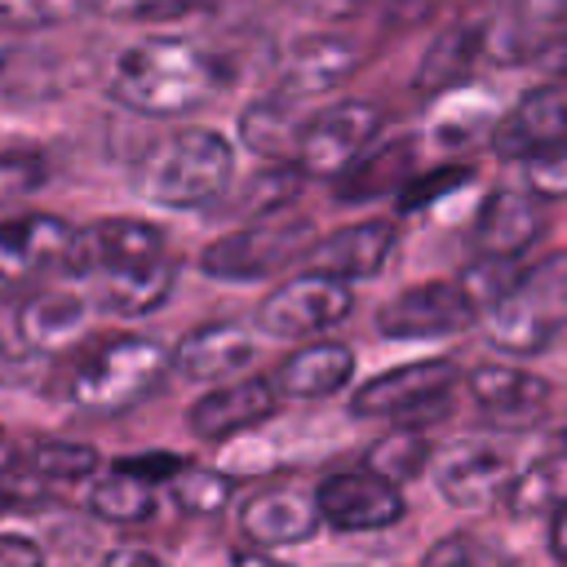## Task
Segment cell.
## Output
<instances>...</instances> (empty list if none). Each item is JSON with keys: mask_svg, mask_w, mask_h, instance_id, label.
<instances>
[{"mask_svg": "<svg viewBox=\"0 0 567 567\" xmlns=\"http://www.w3.org/2000/svg\"><path fill=\"white\" fill-rule=\"evenodd\" d=\"M71 275L97 284V301L111 315H146L155 310L177 279V261L164 248V235L133 217H111L75 230Z\"/></svg>", "mask_w": 567, "mask_h": 567, "instance_id": "obj_1", "label": "cell"}, {"mask_svg": "<svg viewBox=\"0 0 567 567\" xmlns=\"http://www.w3.org/2000/svg\"><path fill=\"white\" fill-rule=\"evenodd\" d=\"M226 66L213 49L177 35L128 44L106 75V93L137 115H182L221 93Z\"/></svg>", "mask_w": 567, "mask_h": 567, "instance_id": "obj_2", "label": "cell"}, {"mask_svg": "<svg viewBox=\"0 0 567 567\" xmlns=\"http://www.w3.org/2000/svg\"><path fill=\"white\" fill-rule=\"evenodd\" d=\"M230 168H235V155L221 133L182 128L173 137H159L146 151L142 168H137V186L146 199H155L164 208H199L226 190Z\"/></svg>", "mask_w": 567, "mask_h": 567, "instance_id": "obj_3", "label": "cell"}, {"mask_svg": "<svg viewBox=\"0 0 567 567\" xmlns=\"http://www.w3.org/2000/svg\"><path fill=\"white\" fill-rule=\"evenodd\" d=\"M173 354L151 341V337H115L106 346H97L93 354H84L66 381V399L84 412H124L137 399H146L164 372H168Z\"/></svg>", "mask_w": 567, "mask_h": 567, "instance_id": "obj_4", "label": "cell"}, {"mask_svg": "<svg viewBox=\"0 0 567 567\" xmlns=\"http://www.w3.org/2000/svg\"><path fill=\"white\" fill-rule=\"evenodd\" d=\"M75 230L49 213H22L0 221V301L35 288L44 275L66 270Z\"/></svg>", "mask_w": 567, "mask_h": 567, "instance_id": "obj_5", "label": "cell"}, {"mask_svg": "<svg viewBox=\"0 0 567 567\" xmlns=\"http://www.w3.org/2000/svg\"><path fill=\"white\" fill-rule=\"evenodd\" d=\"M306 244H310V226L301 217H275V221H257L213 239L199 266L213 279H266L270 270L292 261Z\"/></svg>", "mask_w": 567, "mask_h": 567, "instance_id": "obj_6", "label": "cell"}, {"mask_svg": "<svg viewBox=\"0 0 567 567\" xmlns=\"http://www.w3.org/2000/svg\"><path fill=\"white\" fill-rule=\"evenodd\" d=\"M456 381V363L447 359H421L390 368L372 377L368 385L354 390L350 412L354 416H399V421H421L447 412V390Z\"/></svg>", "mask_w": 567, "mask_h": 567, "instance_id": "obj_7", "label": "cell"}, {"mask_svg": "<svg viewBox=\"0 0 567 567\" xmlns=\"http://www.w3.org/2000/svg\"><path fill=\"white\" fill-rule=\"evenodd\" d=\"M381 128V111L372 102H341L319 115H310L301 146H297V168L306 177H341L350 164H359Z\"/></svg>", "mask_w": 567, "mask_h": 567, "instance_id": "obj_8", "label": "cell"}, {"mask_svg": "<svg viewBox=\"0 0 567 567\" xmlns=\"http://www.w3.org/2000/svg\"><path fill=\"white\" fill-rule=\"evenodd\" d=\"M350 306H354L350 284L310 270V275H297V279L279 284L261 301L257 323L270 337H310V332H323V328L341 323L350 315Z\"/></svg>", "mask_w": 567, "mask_h": 567, "instance_id": "obj_9", "label": "cell"}, {"mask_svg": "<svg viewBox=\"0 0 567 567\" xmlns=\"http://www.w3.org/2000/svg\"><path fill=\"white\" fill-rule=\"evenodd\" d=\"M474 301L465 297L461 284H443V279H430V284H416L408 292H399L394 301L381 306L377 315V328L394 341H421V337H447V332H461L474 323Z\"/></svg>", "mask_w": 567, "mask_h": 567, "instance_id": "obj_10", "label": "cell"}, {"mask_svg": "<svg viewBox=\"0 0 567 567\" xmlns=\"http://www.w3.org/2000/svg\"><path fill=\"white\" fill-rule=\"evenodd\" d=\"M315 501H319L323 523H332L337 532H381V527H394L408 514L403 492L394 483L368 474V470L323 478Z\"/></svg>", "mask_w": 567, "mask_h": 567, "instance_id": "obj_11", "label": "cell"}, {"mask_svg": "<svg viewBox=\"0 0 567 567\" xmlns=\"http://www.w3.org/2000/svg\"><path fill=\"white\" fill-rule=\"evenodd\" d=\"M514 478H518L514 461L483 443H456L439 461V492H443V501H452L461 509H487V505L505 501Z\"/></svg>", "mask_w": 567, "mask_h": 567, "instance_id": "obj_12", "label": "cell"}, {"mask_svg": "<svg viewBox=\"0 0 567 567\" xmlns=\"http://www.w3.org/2000/svg\"><path fill=\"white\" fill-rule=\"evenodd\" d=\"M567 146V80L532 89L496 128V155H540Z\"/></svg>", "mask_w": 567, "mask_h": 567, "instance_id": "obj_13", "label": "cell"}, {"mask_svg": "<svg viewBox=\"0 0 567 567\" xmlns=\"http://www.w3.org/2000/svg\"><path fill=\"white\" fill-rule=\"evenodd\" d=\"M394 239H399L394 221H359V226H346V230L319 239L310 248V266H315V275H328L341 284L368 279L390 261Z\"/></svg>", "mask_w": 567, "mask_h": 567, "instance_id": "obj_14", "label": "cell"}, {"mask_svg": "<svg viewBox=\"0 0 567 567\" xmlns=\"http://www.w3.org/2000/svg\"><path fill=\"white\" fill-rule=\"evenodd\" d=\"M545 230V217L536 208L532 195L523 190H492L478 208L474 221V244L483 248V257H501V261H518Z\"/></svg>", "mask_w": 567, "mask_h": 567, "instance_id": "obj_15", "label": "cell"}, {"mask_svg": "<svg viewBox=\"0 0 567 567\" xmlns=\"http://www.w3.org/2000/svg\"><path fill=\"white\" fill-rule=\"evenodd\" d=\"M275 408H279L275 381L248 377V381L208 390V394L190 408V430H195L199 439H230V434H239V430L261 425L266 416H275Z\"/></svg>", "mask_w": 567, "mask_h": 567, "instance_id": "obj_16", "label": "cell"}, {"mask_svg": "<svg viewBox=\"0 0 567 567\" xmlns=\"http://www.w3.org/2000/svg\"><path fill=\"white\" fill-rule=\"evenodd\" d=\"M359 62H363V49L354 40H346V35H310L288 53L284 75H279V93L297 97V102L315 97V93H328L346 75H354Z\"/></svg>", "mask_w": 567, "mask_h": 567, "instance_id": "obj_17", "label": "cell"}, {"mask_svg": "<svg viewBox=\"0 0 567 567\" xmlns=\"http://www.w3.org/2000/svg\"><path fill=\"white\" fill-rule=\"evenodd\" d=\"M470 394L492 421H505V425H532L549 408V381H540L536 372H523V368H501V363L474 368Z\"/></svg>", "mask_w": 567, "mask_h": 567, "instance_id": "obj_18", "label": "cell"}, {"mask_svg": "<svg viewBox=\"0 0 567 567\" xmlns=\"http://www.w3.org/2000/svg\"><path fill=\"white\" fill-rule=\"evenodd\" d=\"M239 523L252 545H297L319 532L323 514H319V501L297 487H266L248 496Z\"/></svg>", "mask_w": 567, "mask_h": 567, "instance_id": "obj_19", "label": "cell"}, {"mask_svg": "<svg viewBox=\"0 0 567 567\" xmlns=\"http://www.w3.org/2000/svg\"><path fill=\"white\" fill-rule=\"evenodd\" d=\"M257 346L248 337V328L239 323H204L195 332H186L173 350V368L190 381H221L230 372H244L252 363Z\"/></svg>", "mask_w": 567, "mask_h": 567, "instance_id": "obj_20", "label": "cell"}, {"mask_svg": "<svg viewBox=\"0 0 567 567\" xmlns=\"http://www.w3.org/2000/svg\"><path fill=\"white\" fill-rule=\"evenodd\" d=\"M350 377H354V350L341 341H315L284 359L275 390H284L288 399H323L341 390Z\"/></svg>", "mask_w": 567, "mask_h": 567, "instance_id": "obj_21", "label": "cell"}, {"mask_svg": "<svg viewBox=\"0 0 567 567\" xmlns=\"http://www.w3.org/2000/svg\"><path fill=\"white\" fill-rule=\"evenodd\" d=\"M306 124H310V120H301L297 97L270 93V97H261V102H252V106L244 111L239 133H244V142H248L257 155H266V159H275V164H288L284 155H297Z\"/></svg>", "mask_w": 567, "mask_h": 567, "instance_id": "obj_22", "label": "cell"}, {"mask_svg": "<svg viewBox=\"0 0 567 567\" xmlns=\"http://www.w3.org/2000/svg\"><path fill=\"white\" fill-rule=\"evenodd\" d=\"M483 35H487L483 27H447V31L425 49V58H421V66H416V89H421V93H443V89L461 84V80L470 75V66L478 62L483 44H487Z\"/></svg>", "mask_w": 567, "mask_h": 567, "instance_id": "obj_23", "label": "cell"}, {"mask_svg": "<svg viewBox=\"0 0 567 567\" xmlns=\"http://www.w3.org/2000/svg\"><path fill=\"white\" fill-rule=\"evenodd\" d=\"M505 505L518 514V518H540V514H563L567 509V452H554V456H540L532 461L527 470H518Z\"/></svg>", "mask_w": 567, "mask_h": 567, "instance_id": "obj_24", "label": "cell"}, {"mask_svg": "<svg viewBox=\"0 0 567 567\" xmlns=\"http://www.w3.org/2000/svg\"><path fill=\"white\" fill-rule=\"evenodd\" d=\"M84 323V301L75 292H35L22 315H18V332L27 337V346L35 350H58L66 346Z\"/></svg>", "mask_w": 567, "mask_h": 567, "instance_id": "obj_25", "label": "cell"}, {"mask_svg": "<svg viewBox=\"0 0 567 567\" xmlns=\"http://www.w3.org/2000/svg\"><path fill=\"white\" fill-rule=\"evenodd\" d=\"M558 328H563L558 319L540 315L518 292L505 297L496 310H487V337H492V346H501L509 354H536V350H545L558 337Z\"/></svg>", "mask_w": 567, "mask_h": 567, "instance_id": "obj_26", "label": "cell"}, {"mask_svg": "<svg viewBox=\"0 0 567 567\" xmlns=\"http://www.w3.org/2000/svg\"><path fill=\"white\" fill-rule=\"evenodd\" d=\"M412 168V142H385V146H372L359 164H350L341 173V195L346 199H372L381 190H390L394 182H403ZM412 182V177H408Z\"/></svg>", "mask_w": 567, "mask_h": 567, "instance_id": "obj_27", "label": "cell"}, {"mask_svg": "<svg viewBox=\"0 0 567 567\" xmlns=\"http://www.w3.org/2000/svg\"><path fill=\"white\" fill-rule=\"evenodd\" d=\"M306 173L297 164H266L261 173L248 177V186L235 195V213H252V217H275L284 213L297 195H301Z\"/></svg>", "mask_w": 567, "mask_h": 567, "instance_id": "obj_28", "label": "cell"}, {"mask_svg": "<svg viewBox=\"0 0 567 567\" xmlns=\"http://www.w3.org/2000/svg\"><path fill=\"white\" fill-rule=\"evenodd\" d=\"M425 461H430V439L421 430H394L368 447V474H377L394 487L416 478L425 470Z\"/></svg>", "mask_w": 567, "mask_h": 567, "instance_id": "obj_29", "label": "cell"}, {"mask_svg": "<svg viewBox=\"0 0 567 567\" xmlns=\"http://www.w3.org/2000/svg\"><path fill=\"white\" fill-rule=\"evenodd\" d=\"M89 509H93L102 523H146V518L155 514V492H151V483H142V478L115 470L111 478H102V483L93 487Z\"/></svg>", "mask_w": 567, "mask_h": 567, "instance_id": "obj_30", "label": "cell"}, {"mask_svg": "<svg viewBox=\"0 0 567 567\" xmlns=\"http://www.w3.org/2000/svg\"><path fill=\"white\" fill-rule=\"evenodd\" d=\"M518 297L527 306H536L540 315L549 319H567V252H554L536 266L523 270V284H518Z\"/></svg>", "mask_w": 567, "mask_h": 567, "instance_id": "obj_31", "label": "cell"}, {"mask_svg": "<svg viewBox=\"0 0 567 567\" xmlns=\"http://www.w3.org/2000/svg\"><path fill=\"white\" fill-rule=\"evenodd\" d=\"M27 465L44 478V483H75V478H89L97 470V452L89 443H62V439H49V443H35L27 452Z\"/></svg>", "mask_w": 567, "mask_h": 567, "instance_id": "obj_32", "label": "cell"}, {"mask_svg": "<svg viewBox=\"0 0 567 567\" xmlns=\"http://www.w3.org/2000/svg\"><path fill=\"white\" fill-rule=\"evenodd\" d=\"M518 284H523V270H518L514 261H501V257H478V261L461 275L465 297H470L474 310H483V315L496 310L505 297H514Z\"/></svg>", "mask_w": 567, "mask_h": 567, "instance_id": "obj_33", "label": "cell"}, {"mask_svg": "<svg viewBox=\"0 0 567 567\" xmlns=\"http://www.w3.org/2000/svg\"><path fill=\"white\" fill-rule=\"evenodd\" d=\"M235 483L217 470H199V465H186L177 478H173V505L186 509V514H217L226 501H230Z\"/></svg>", "mask_w": 567, "mask_h": 567, "instance_id": "obj_34", "label": "cell"}, {"mask_svg": "<svg viewBox=\"0 0 567 567\" xmlns=\"http://www.w3.org/2000/svg\"><path fill=\"white\" fill-rule=\"evenodd\" d=\"M84 9H97V0H0V27L9 31H35L80 18Z\"/></svg>", "mask_w": 567, "mask_h": 567, "instance_id": "obj_35", "label": "cell"}, {"mask_svg": "<svg viewBox=\"0 0 567 567\" xmlns=\"http://www.w3.org/2000/svg\"><path fill=\"white\" fill-rule=\"evenodd\" d=\"M421 567H514L505 549L478 540V536H447L439 540Z\"/></svg>", "mask_w": 567, "mask_h": 567, "instance_id": "obj_36", "label": "cell"}, {"mask_svg": "<svg viewBox=\"0 0 567 567\" xmlns=\"http://www.w3.org/2000/svg\"><path fill=\"white\" fill-rule=\"evenodd\" d=\"M44 496H49V487L27 465V456L18 465L0 470V509H35V505H44Z\"/></svg>", "mask_w": 567, "mask_h": 567, "instance_id": "obj_37", "label": "cell"}, {"mask_svg": "<svg viewBox=\"0 0 567 567\" xmlns=\"http://www.w3.org/2000/svg\"><path fill=\"white\" fill-rule=\"evenodd\" d=\"M527 186L545 199H567V146L527 159Z\"/></svg>", "mask_w": 567, "mask_h": 567, "instance_id": "obj_38", "label": "cell"}, {"mask_svg": "<svg viewBox=\"0 0 567 567\" xmlns=\"http://www.w3.org/2000/svg\"><path fill=\"white\" fill-rule=\"evenodd\" d=\"M199 0H97V13L120 18V22H159L195 9Z\"/></svg>", "mask_w": 567, "mask_h": 567, "instance_id": "obj_39", "label": "cell"}, {"mask_svg": "<svg viewBox=\"0 0 567 567\" xmlns=\"http://www.w3.org/2000/svg\"><path fill=\"white\" fill-rule=\"evenodd\" d=\"M44 182V164L35 155H0V199H13V195H27Z\"/></svg>", "mask_w": 567, "mask_h": 567, "instance_id": "obj_40", "label": "cell"}, {"mask_svg": "<svg viewBox=\"0 0 567 567\" xmlns=\"http://www.w3.org/2000/svg\"><path fill=\"white\" fill-rule=\"evenodd\" d=\"M465 177H470V168H439V173L412 177V182H408V190H403V208H421V204L439 199L443 190H456V186H465Z\"/></svg>", "mask_w": 567, "mask_h": 567, "instance_id": "obj_41", "label": "cell"}, {"mask_svg": "<svg viewBox=\"0 0 567 567\" xmlns=\"http://www.w3.org/2000/svg\"><path fill=\"white\" fill-rule=\"evenodd\" d=\"M115 470H120V474H133V478H142V483H173V478L186 470V461H182V456H168V452H151V456H128V461H120Z\"/></svg>", "mask_w": 567, "mask_h": 567, "instance_id": "obj_42", "label": "cell"}, {"mask_svg": "<svg viewBox=\"0 0 567 567\" xmlns=\"http://www.w3.org/2000/svg\"><path fill=\"white\" fill-rule=\"evenodd\" d=\"M0 567H44V549L27 536L0 532Z\"/></svg>", "mask_w": 567, "mask_h": 567, "instance_id": "obj_43", "label": "cell"}, {"mask_svg": "<svg viewBox=\"0 0 567 567\" xmlns=\"http://www.w3.org/2000/svg\"><path fill=\"white\" fill-rule=\"evenodd\" d=\"M523 18L532 22V27H563L567 22V0H523Z\"/></svg>", "mask_w": 567, "mask_h": 567, "instance_id": "obj_44", "label": "cell"}, {"mask_svg": "<svg viewBox=\"0 0 567 567\" xmlns=\"http://www.w3.org/2000/svg\"><path fill=\"white\" fill-rule=\"evenodd\" d=\"M106 567H168L164 558H155L151 549H111Z\"/></svg>", "mask_w": 567, "mask_h": 567, "instance_id": "obj_45", "label": "cell"}, {"mask_svg": "<svg viewBox=\"0 0 567 567\" xmlns=\"http://www.w3.org/2000/svg\"><path fill=\"white\" fill-rule=\"evenodd\" d=\"M549 549H554V558L567 567V509L549 523Z\"/></svg>", "mask_w": 567, "mask_h": 567, "instance_id": "obj_46", "label": "cell"}, {"mask_svg": "<svg viewBox=\"0 0 567 567\" xmlns=\"http://www.w3.org/2000/svg\"><path fill=\"white\" fill-rule=\"evenodd\" d=\"M235 567H288V563H275V558H266L261 549H239V554H235Z\"/></svg>", "mask_w": 567, "mask_h": 567, "instance_id": "obj_47", "label": "cell"}, {"mask_svg": "<svg viewBox=\"0 0 567 567\" xmlns=\"http://www.w3.org/2000/svg\"><path fill=\"white\" fill-rule=\"evenodd\" d=\"M545 62H549V66H558V71H567V35H563L558 44H549V53H545Z\"/></svg>", "mask_w": 567, "mask_h": 567, "instance_id": "obj_48", "label": "cell"}]
</instances>
